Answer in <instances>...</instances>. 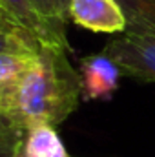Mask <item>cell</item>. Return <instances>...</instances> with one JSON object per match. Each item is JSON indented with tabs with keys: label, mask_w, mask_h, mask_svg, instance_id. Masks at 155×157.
I'll return each instance as SVG.
<instances>
[{
	"label": "cell",
	"mask_w": 155,
	"mask_h": 157,
	"mask_svg": "<svg viewBox=\"0 0 155 157\" xmlns=\"http://www.w3.org/2000/svg\"><path fill=\"white\" fill-rule=\"evenodd\" d=\"M66 51L59 46L40 44L13 91L0 102V112L20 132L40 124L55 128L78 108L82 80Z\"/></svg>",
	"instance_id": "1"
},
{
	"label": "cell",
	"mask_w": 155,
	"mask_h": 157,
	"mask_svg": "<svg viewBox=\"0 0 155 157\" xmlns=\"http://www.w3.org/2000/svg\"><path fill=\"white\" fill-rule=\"evenodd\" d=\"M122 75L141 82H155V37L141 33H122L102 49Z\"/></svg>",
	"instance_id": "2"
},
{
	"label": "cell",
	"mask_w": 155,
	"mask_h": 157,
	"mask_svg": "<svg viewBox=\"0 0 155 157\" xmlns=\"http://www.w3.org/2000/svg\"><path fill=\"white\" fill-rule=\"evenodd\" d=\"M68 18L95 33H124L126 18L115 0H71Z\"/></svg>",
	"instance_id": "3"
},
{
	"label": "cell",
	"mask_w": 155,
	"mask_h": 157,
	"mask_svg": "<svg viewBox=\"0 0 155 157\" xmlns=\"http://www.w3.org/2000/svg\"><path fill=\"white\" fill-rule=\"evenodd\" d=\"M78 73L82 80V97L86 101L112 99L119 88V78L122 75L120 68L104 53L84 57Z\"/></svg>",
	"instance_id": "4"
},
{
	"label": "cell",
	"mask_w": 155,
	"mask_h": 157,
	"mask_svg": "<svg viewBox=\"0 0 155 157\" xmlns=\"http://www.w3.org/2000/svg\"><path fill=\"white\" fill-rule=\"evenodd\" d=\"M0 7L9 13L20 26H24L28 31H31L42 44L59 46L64 49H70L68 39L60 37L37 11L33 0H0Z\"/></svg>",
	"instance_id": "5"
},
{
	"label": "cell",
	"mask_w": 155,
	"mask_h": 157,
	"mask_svg": "<svg viewBox=\"0 0 155 157\" xmlns=\"http://www.w3.org/2000/svg\"><path fill=\"white\" fill-rule=\"evenodd\" d=\"M17 157H70L57 130L47 124L26 130Z\"/></svg>",
	"instance_id": "6"
},
{
	"label": "cell",
	"mask_w": 155,
	"mask_h": 157,
	"mask_svg": "<svg viewBox=\"0 0 155 157\" xmlns=\"http://www.w3.org/2000/svg\"><path fill=\"white\" fill-rule=\"evenodd\" d=\"M126 18L124 33L155 37V0H115Z\"/></svg>",
	"instance_id": "7"
},
{
	"label": "cell",
	"mask_w": 155,
	"mask_h": 157,
	"mask_svg": "<svg viewBox=\"0 0 155 157\" xmlns=\"http://www.w3.org/2000/svg\"><path fill=\"white\" fill-rule=\"evenodd\" d=\"M35 55H18V53L0 55V102L13 91V88L24 75Z\"/></svg>",
	"instance_id": "8"
},
{
	"label": "cell",
	"mask_w": 155,
	"mask_h": 157,
	"mask_svg": "<svg viewBox=\"0 0 155 157\" xmlns=\"http://www.w3.org/2000/svg\"><path fill=\"white\" fill-rule=\"evenodd\" d=\"M40 44L42 42L22 26L0 29V55H4V53L35 55L39 51Z\"/></svg>",
	"instance_id": "9"
},
{
	"label": "cell",
	"mask_w": 155,
	"mask_h": 157,
	"mask_svg": "<svg viewBox=\"0 0 155 157\" xmlns=\"http://www.w3.org/2000/svg\"><path fill=\"white\" fill-rule=\"evenodd\" d=\"M24 133L26 132H20L18 128H15L7 121V117L0 112V157L18 155V148L24 139Z\"/></svg>",
	"instance_id": "10"
},
{
	"label": "cell",
	"mask_w": 155,
	"mask_h": 157,
	"mask_svg": "<svg viewBox=\"0 0 155 157\" xmlns=\"http://www.w3.org/2000/svg\"><path fill=\"white\" fill-rule=\"evenodd\" d=\"M37 11L42 15V18L60 35L66 39V22L59 17L57 13V6H55V0H33Z\"/></svg>",
	"instance_id": "11"
},
{
	"label": "cell",
	"mask_w": 155,
	"mask_h": 157,
	"mask_svg": "<svg viewBox=\"0 0 155 157\" xmlns=\"http://www.w3.org/2000/svg\"><path fill=\"white\" fill-rule=\"evenodd\" d=\"M15 26H20L9 13H6L2 7H0V29H4V28H15ZM24 28V26H22Z\"/></svg>",
	"instance_id": "12"
},
{
	"label": "cell",
	"mask_w": 155,
	"mask_h": 157,
	"mask_svg": "<svg viewBox=\"0 0 155 157\" xmlns=\"http://www.w3.org/2000/svg\"><path fill=\"white\" fill-rule=\"evenodd\" d=\"M70 2H71V0H55L57 13H59V17H60L64 22H68V7H70Z\"/></svg>",
	"instance_id": "13"
}]
</instances>
